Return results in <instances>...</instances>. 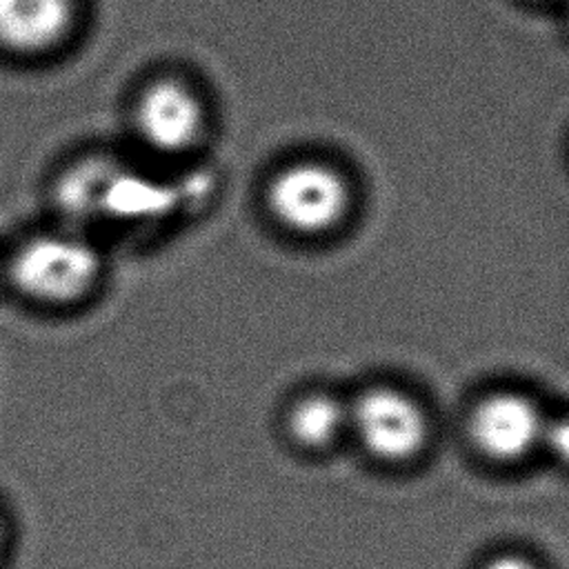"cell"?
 <instances>
[{
    "label": "cell",
    "instance_id": "obj_1",
    "mask_svg": "<svg viewBox=\"0 0 569 569\" xmlns=\"http://www.w3.org/2000/svg\"><path fill=\"white\" fill-rule=\"evenodd\" d=\"M4 273L24 300L42 307H71L100 282L102 256L78 231H47L18 244Z\"/></svg>",
    "mask_w": 569,
    "mask_h": 569
},
{
    "label": "cell",
    "instance_id": "obj_2",
    "mask_svg": "<svg viewBox=\"0 0 569 569\" xmlns=\"http://www.w3.org/2000/svg\"><path fill=\"white\" fill-rule=\"evenodd\" d=\"M267 209L278 224L293 233L325 236L349 216L351 187L331 164L293 162L269 180Z\"/></svg>",
    "mask_w": 569,
    "mask_h": 569
},
{
    "label": "cell",
    "instance_id": "obj_3",
    "mask_svg": "<svg viewBox=\"0 0 569 569\" xmlns=\"http://www.w3.org/2000/svg\"><path fill=\"white\" fill-rule=\"evenodd\" d=\"M349 429L369 456L402 465L422 453L429 440V418L413 396L396 387H369L349 405Z\"/></svg>",
    "mask_w": 569,
    "mask_h": 569
},
{
    "label": "cell",
    "instance_id": "obj_4",
    "mask_svg": "<svg viewBox=\"0 0 569 569\" xmlns=\"http://www.w3.org/2000/svg\"><path fill=\"white\" fill-rule=\"evenodd\" d=\"M545 418L536 402L516 391L485 396L469 413L467 433L476 451L493 462H518L540 447Z\"/></svg>",
    "mask_w": 569,
    "mask_h": 569
},
{
    "label": "cell",
    "instance_id": "obj_5",
    "mask_svg": "<svg viewBox=\"0 0 569 569\" xmlns=\"http://www.w3.org/2000/svg\"><path fill=\"white\" fill-rule=\"evenodd\" d=\"M133 127L151 151L180 156L200 142L204 133V107L187 84L158 80L138 96Z\"/></svg>",
    "mask_w": 569,
    "mask_h": 569
},
{
    "label": "cell",
    "instance_id": "obj_6",
    "mask_svg": "<svg viewBox=\"0 0 569 569\" xmlns=\"http://www.w3.org/2000/svg\"><path fill=\"white\" fill-rule=\"evenodd\" d=\"M71 20V0H0V44L42 51L56 44Z\"/></svg>",
    "mask_w": 569,
    "mask_h": 569
},
{
    "label": "cell",
    "instance_id": "obj_7",
    "mask_svg": "<svg viewBox=\"0 0 569 569\" xmlns=\"http://www.w3.org/2000/svg\"><path fill=\"white\" fill-rule=\"evenodd\" d=\"M284 427L289 438L305 451H325L349 429V407L331 393L311 391L293 400Z\"/></svg>",
    "mask_w": 569,
    "mask_h": 569
},
{
    "label": "cell",
    "instance_id": "obj_8",
    "mask_svg": "<svg viewBox=\"0 0 569 569\" xmlns=\"http://www.w3.org/2000/svg\"><path fill=\"white\" fill-rule=\"evenodd\" d=\"M109 160H82L58 182L56 200L69 220H93L102 216V198L113 173Z\"/></svg>",
    "mask_w": 569,
    "mask_h": 569
},
{
    "label": "cell",
    "instance_id": "obj_9",
    "mask_svg": "<svg viewBox=\"0 0 569 569\" xmlns=\"http://www.w3.org/2000/svg\"><path fill=\"white\" fill-rule=\"evenodd\" d=\"M540 445L562 465L569 467V413L545 420Z\"/></svg>",
    "mask_w": 569,
    "mask_h": 569
},
{
    "label": "cell",
    "instance_id": "obj_10",
    "mask_svg": "<svg viewBox=\"0 0 569 569\" xmlns=\"http://www.w3.org/2000/svg\"><path fill=\"white\" fill-rule=\"evenodd\" d=\"M480 569H540L531 558L522 556V553H498L491 556Z\"/></svg>",
    "mask_w": 569,
    "mask_h": 569
},
{
    "label": "cell",
    "instance_id": "obj_11",
    "mask_svg": "<svg viewBox=\"0 0 569 569\" xmlns=\"http://www.w3.org/2000/svg\"><path fill=\"white\" fill-rule=\"evenodd\" d=\"M2 545H4V525H2V518H0V551H2Z\"/></svg>",
    "mask_w": 569,
    "mask_h": 569
}]
</instances>
